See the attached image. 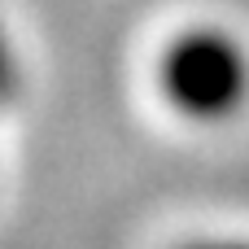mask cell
<instances>
[{"mask_svg": "<svg viewBox=\"0 0 249 249\" xmlns=\"http://www.w3.org/2000/svg\"><path fill=\"white\" fill-rule=\"evenodd\" d=\"M171 249H249L245 232H206V236H188Z\"/></svg>", "mask_w": 249, "mask_h": 249, "instance_id": "cell-3", "label": "cell"}, {"mask_svg": "<svg viewBox=\"0 0 249 249\" xmlns=\"http://www.w3.org/2000/svg\"><path fill=\"white\" fill-rule=\"evenodd\" d=\"M26 92V61H22V44L9 31V22L0 18V109L18 105V96Z\"/></svg>", "mask_w": 249, "mask_h": 249, "instance_id": "cell-2", "label": "cell"}, {"mask_svg": "<svg viewBox=\"0 0 249 249\" xmlns=\"http://www.w3.org/2000/svg\"><path fill=\"white\" fill-rule=\"evenodd\" d=\"M162 105L193 127H223L249 109V39L223 22L171 31L153 57Z\"/></svg>", "mask_w": 249, "mask_h": 249, "instance_id": "cell-1", "label": "cell"}]
</instances>
